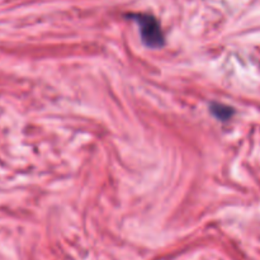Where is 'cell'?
<instances>
[{"mask_svg":"<svg viewBox=\"0 0 260 260\" xmlns=\"http://www.w3.org/2000/svg\"><path fill=\"white\" fill-rule=\"evenodd\" d=\"M134 18L140 25L142 42L147 47L160 48L161 46H164V33H162L161 25L157 22L156 18L150 14H136L134 15Z\"/></svg>","mask_w":260,"mask_h":260,"instance_id":"1","label":"cell"},{"mask_svg":"<svg viewBox=\"0 0 260 260\" xmlns=\"http://www.w3.org/2000/svg\"><path fill=\"white\" fill-rule=\"evenodd\" d=\"M212 112L213 114H215L216 117H218L220 119H228L230 118L231 114H233V109L223 106V104H213Z\"/></svg>","mask_w":260,"mask_h":260,"instance_id":"2","label":"cell"}]
</instances>
